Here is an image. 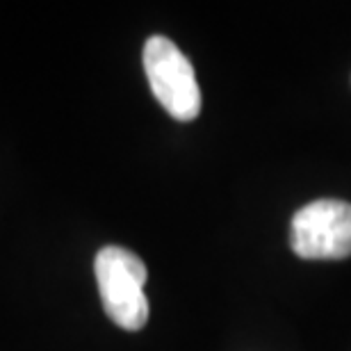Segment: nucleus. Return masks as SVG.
<instances>
[{"instance_id":"f257e3e1","label":"nucleus","mask_w":351,"mask_h":351,"mask_svg":"<svg viewBox=\"0 0 351 351\" xmlns=\"http://www.w3.org/2000/svg\"><path fill=\"white\" fill-rule=\"evenodd\" d=\"M105 315L125 331H139L149 322V278L144 261L123 247H103L94 263Z\"/></svg>"},{"instance_id":"f03ea898","label":"nucleus","mask_w":351,"mask_h":351,"mask_svg":"<svg viewBox=\"0 0 351 351\" xmlns=\"http://www.w3.org/2000/svg\"><path fill=\"white\" fill-rule=\"evenodd\" d=\"M144 71L160 105L176 121H192L201 112L194 69L171 39L156 34L144 46Z\"/></svg>"},{"instance_id":"7ed1b4c3","label":"nucleus","mask_w":351,"mask_h":351,"mask_svg":"<svg viewBox=\"0 0 351 351\" xmlns=\"http://www.w3.org/2000/svg\"><path fill=\"white\" fill-rule=\"evenodd\" d=\"M292 251L304 261H342L351 256V203L319 199L297 210L290 228Z\"/></svg>"}]
</instances>
